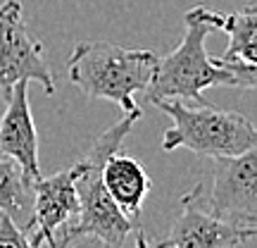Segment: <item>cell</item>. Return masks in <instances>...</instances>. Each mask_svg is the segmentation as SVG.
Segmentation results:
<instances>
[{
    "label": "cell",
    "mask_w": 257,
    "mask_h": 248,
    "mask_svg": "<svg viewBox=\"0 0 257 248\" xmlns=\"http://www.w3.org/2000/svg\"><path fill=\"white\" fill-rule=\"evenodd\" d=\"M186 34L181 43L165 55L155 67V74L146 89V101H193L205 103L202 93L212 86H238L252 91L257 84L255 64L214 60L205 50L212 24L195 19L186 12Z\"/></svg>",
    "instance_id": "6da1fadb"
},
{
    "label": "cell",
    "mask_w": 257,
    "mask_h": 248,
    "mask_svg": "<svg viewBox=\"0 0 257 248\" xmlns=\"http://www.w3.org/2000/svg\"><path fill=\"white\" fill-rule=\"evenodd\" d=\"M143 112H124L117 124H112L105 134L95 138V143L88 148V153L79 160L81 175L76 179V193H79V215L72 224H64L62 229L69 234V239H83L93 236L105 248H124L128 231L136 229V222L126 217L117 208V203L110 198L100 182V170L105 160L121 150L124 138L134 129Z\"/></svg>",
    "instance_id": "7a4b0ae2"
},
{
    "label": "cell",
    "mask_w": 257,
    "mask_h": 248,
    "mask_svg": "<svg viewBox=\"0 0 257 248\" xmlns=\"http://www.w3.org/2000/svg\"><path fill=\"white\" fill-rule=\"evenodd\" d=\"M160 57L153 50L121 48L110 41H81L67 60L69 81L86 98L112 101L121 112H141L134 96L146 91Z\"/></svg>",
    "instance_id": "3957f363"
},
{
    "label": "cell",
    "mask_w": 257,
    "mask_h": 248,
    "mask_svg": "<svg viewBox=\"0 0 257 248\" xmlns=\"http://www.w3.org/2000/svg\"><path fill=\"white\" fill-rule=\"evenodd\" d=\"M172 117V127L162 136V150L188 148L200 157L240 155L257 143L255 124L233 110H217L207 103L186 105L184 101L153 103Z\"/></svg>",
    "instance_id": "277c9868"
},
{
    "label": "cell",
    "mask_w": 257,
    "mask_h": 248,
    "mask_svg": "<svg viewBox=\"0 0 257 248\" xmlns=\"http://www.w3.org/2000/svg\"><path fill=\"white\" fill-rule=\"evenodd\" d=\"M212 184L193 186L205 210L224 222L257 229V153L250 148L240 155L212 157Z\"/></svg>",
    "instance_id": "5b68a950"
},
{
    "label": "cell",
    "mask_w": 257,
    "mask_h": 248,
    "mask_svg": "<svg viewBox=\"0 0 257 248\" xmlns=\"http://www.w3.org/2000/svg\"><path fill=\"white\" fill-rule=\"evenodd\" d=\"M17 81H38L53 96L55 79L46 62L43 43L29 34L19 0L0 3V93H8Z\"/></svg>",
    "instance_id": "8992f818"
},
{
    "label": "cell",
    "mask_w": 257,
    "mask_h": 248,
    "mask_svg": "<svg viewBox=\"0 0 257 248\" xmlns=\"http://www.w3.org/2000/svg\"><path fill=\"white\" fill-rule=\"evenodd\" d=\"M255 231L210 215L200 205L195 189H191L181 198V212L167 239H160L150 248H236L252 239Z\"/></svg>",
    "instance_id": "52a82bcc"
},
{
    "label": "cell",
    "mask_w": 257,
    "mask_h": 248,
    "mask_svg": "<svg viewBox=\"0 0 257 248\" xmlns=\"http://www.w3.org/2000/svg\"><path fill=\"white\" fill-rule=\"evenodd\" d=\"M81 175V165L74 162L62 172L53 177H38L34 182V205L31 217L24 224V231L34 246H43L46 236L57 231L60 227L79 215V193H76V179Z\"/></svg>",
    "instance_id": "ba28073f"
},
{
    "label": "cell",
    "mask_w": 257,
    "mask_h": 248,
    "mask_svg": "<svg viewBox=\"0 0 257 248\" xmlns=\"http://www.w3.org/2000/svg\"><path fill=\"white\" fill-rule=\"evenodd\" d=\"M8 105L0 117V153L15 160L24 175L36 182L41 177L38 134L29 105V81H17L8 93Z\"/></svg>",
    "instance_id": "9c48e42d"
},
{
    "label": "cell",
    "mask_w": 257,
    "mask_h": 248,
    "mask_svg": "<svg viewBox=\"0 0 257 248\" xmlns=\"http://www.w3.org/2000/svg\"><path fill=\"white\" fill-rule=\"evenodd\" d=\"M100 182L110 198L117 203L126 217L136 222L141 215V208L150 191V177L146 167L138 162L136 157L124 155V153H112L100 170Z\"/></svg>",
    "instance_id": "30bf717a"
},
{
    "label": "cell",
    "mask_w": 257,
    "mask_h": 248,
    "mask_svg": "<svg viewBox=\"0 0 257 248\" xmlns=\"http://www.w3.org/2000/svg\"><path fill=\"white\" fill-rule=\"evenodd\" d=\"M188 15L195 19H202L212 24L214 31H224L229 36V48L224 53V62H245L255 64L257 60V8L255 3H248L238 12H214L210 8H198L188 10Z\"/></svg>",
    "instance_id": "8fae6325"
},
{
    "label": "cell",
    "mask_w": 257,
    "mask_h": 248,
    "mask_svg": "<svg viewBox=\"0 0 257 248\" xmlns=\"http://www.w3.org/2000/svg\"><path fill=\"white\" fill-rule=\"evenodd\" d=\"M34 182L24 175V170L10 160L0 157V212H8L15 222L27 224L29 210L34 205Z\"/></svg>",
    "instance_id": "7c38bea8"
},
{
    "label": "cell",
    "mask_w": 257,
    "mask_h": 248,
    "mask_svg": "<svg viewBox=\"0 0 257 248\" xmlns=\"http://www.w3.org/2000/svg\"><path fill=\"white\" fill-rule=\"evenodd\" d=\"M0 248H38L8 212H0Z\"/></svg>",
    "instance_id": "4fadbf2b"
},
{
    "label": "cell",
    "mask_w": 257,
    "mask_h": 248,
    "mask_svg": "<svg viewBox=\"0 0 257 248\" xmlns=\"http://www.w3.org/2000/svg\"><path fill=\"white\" fill-rule=\"evenodd\" d=\"M46 243L48 248H69L72 246V239H69V234L60 227L57 231H53V234H48L46 236Z\"/></svg>",
    "instance_id": "5bb4252c"
},
{
    "label": "cell",
    "mask_w": 257,
    "mask_h": 248,
    "mask_svg": "<svg viewBox=\"0 0 257 248\" xmlns=\"http://www.w3.org/2000/svg\"><path fill=\"white\" fill-rule=\"evenodd\" d=\"M136 248H150V243H148V236L143 234V229H138V234H136Z\"/></svg>",
    "instance_id": "9a60e30c"
}]
</instances>
